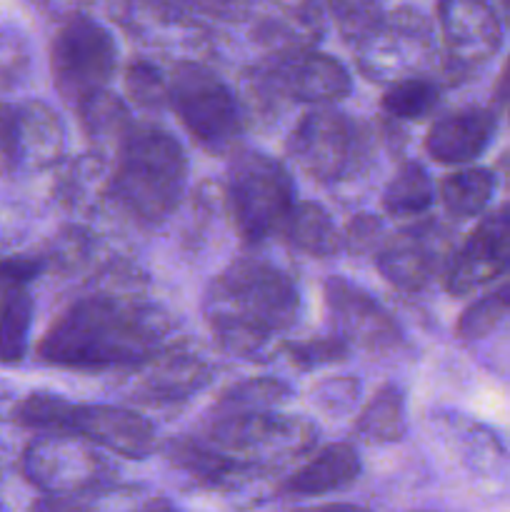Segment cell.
I'll use <instances>...</instances> for the list:
<instances>
[{
	"mask_svg": "<svg viewBox=\"0 0 510 512\" xmlns=\"http://www.w3.org/2000/svg\"><path fill=\"white\" fill-rule=\"evenodd\" d=\"M173 320L158 305L113 295L75 300L45 330L38 358L75 370L135 368L165 355Z\"/></svg>",
	"mask_w": 510,
	"mask_h": 512,
	"instance_id": "cell-1",
	"label": "cell"
},
{
	"mask_svg": "<svg viewBox=\"0 0 510 512\" xmlns=\"http://www.w3.org/2000/svg\"><path fill=\"white\" fill-rule=\"evenodd\" d=\"M300 310L303 298L293 275L263 258L230 263L203 298L205 325L218 348L245 360L280 353L278 340L295 328Z\"/></svg>",
	"mask_w": 510,
	"mask_h": 512,
	"instance_id": "cell-2",
	"label": "cell"
},
{
	"mask_svg": "<svg viewBox=\"0 0 510 512\" xmlns=\"http://www.w3.org/2000/svg\"><path fill=\"white\" fill-rule=\"evenodd\" d=\"M113 160L115 168L105 185L110 200L140 225L168 220L188 180L183 145L160 125L135 123Z\"/></svg>",
	"mask_w": 510,
	"mask_h": 512,
	"instance_id": "cell-3",
	"label": "cell"
},
{
	"mask_svg": "<svg viewBox=\"0 0 510 512\" xmlns=\"http://www.w3.org/2000/svg\"><path fill=\"white\" fill-rule=\"evenodd\" d=\"M198 438L223 455L248 483L308 455L318 440V428L308 418L280 410L210 413Z\"/></svg>",
	"mask_w": 510,
	"mask_h": 512,
	"instance_id": "cell-4",
	"label": "cell"
},
{
	"mask_svg": "<svg viewBox=\"0 0 510 512\" xmlns=\"http://www.w3.org/2000/svg\"><path fill=\"white\" fill-rule=\"evenodd\" d=\"M13 423L43 433L75 435L95 448L143 460L155 450V428L135 410L120 405H80L63 395L35 390L15 405Z\"/></svg>",
	"mask_w": 510,
	"mask_h": 512,
	"instance_id": "cell-5",
	"label": "cell"
},
{
	"mask_svg": "<svg viewBox=\"0 0 510 512\" xmlns=\"http://www.w3.org/2000/svg\"><path fill=\"white\" fill-rule=\"evenodd\" d=\"M225 203L245 243L280 233L295 210V183L280 160L260 150H238L225 170Z\"/></svg>",
	"mask_w": 510,
	"mask_h": 512,
	"instance_id": "cell-6",
	"label": "cell"
},
{
	"mask_svg": "<svg viewBox=\"0 0 510 512\" xmlns=\"http://www.w3.org/2000/svg\"><path fill=\"white\" fill-rule=\"evenodd\" d=\"M168 108L210 155H228L243 135V105L213 70L200 63L175 65L168 78Z\"/></svg>",
	"mask_w": 510,
	"mask_h": 512,
	"instance_id": "cell-7",
	"label": "cell"
},
{
	"mask_svg": "<svg viewBox=\"0 0 510 512\" xmlns=\"http://www.w3.org/2000/svg\"><path fill=\"white\" fill-rule=\"evenodd\" d=\"M20 473L45 498H93L115 483V468L88 440L43 433L25 445Z\"/></svg>",
	"mask_w": 510,
	"mask_h": 512,
	"instance_id": "cell-8",
	"label": "cell"
},
{
	"mask_svg": "<svg viewBox=\"0 0 510 512\" xmlns=\"http://www.w3.org/2000/svg\"><path fill=\"white\" fill-rule=\"evenodd\" d=\"M118 70V45L110 30L88 15L63 20L50 43V73L55 90L73 110L108 93Z\"/></svg>",
	"mask_w": 510,
	"mask_h": 512,
	"instance_id": "cell-9",
	"label": "cell"
},
{
	"mask_svg": "<svg viewBox=\"0 0 510 512\" xmlns=\"http://www.w3.org/2000/svg\"><path fill=\"white\" fill-rule=\"evenodd\" d=\"M288 155L308 178L318 183H340L368 160V135L350 115L323 105L308 110L290 133Z\"/></svg>",
	"mask_w": 510,
	"mask_h": 512,
	"instance_id": "cell-10",
	"label": "cell"
},
{
	"mask_svg": "<svg viewBox=\"0 0 510 512\" xmlns=\"http://www.w3.org/2000/svg\"><path fill=\"white\" fill-rule=\"evenodd\" d=\"M248 83L250 98L260 105L275 100L330 105L348 98L353 90L348 68L333 55L315 48H298L275 53L263 68L253 70Z\"/></svg>",
	"mask_w": 510,
	"mask_h": 512,
	"instance_id": "cell-11",
	"label": "cell"
},
{
	"mask_svg": "<svg viewBox=\"0 0 510 512\" xmlns=\"http://www.w3.org/2000/svg\"><path fill=\"white\" fill-rule=\"evenodd\" d=\"M435 55L433 28L415 8L380 13L368 33L355 43L358 68L370 83H398L415 78Z\"/></svg>",
	"mask_w": 510,
	"mask_h": 512,
	"instance_id": "cell-12",
	"label": "cell"
},
{
	"mask_svg": "<svg viewBox=\"0 0 510 512\" xmlns=\"http://www.w3.org/2000/svg\"><path fill=\"white\" fill-rule=\"evenodd\" d=\"M63 150V120L48 103H0V168L13 175L43 173L63 158Z\"/></svg>",
	"mask_w": 510,
	"mask_h": 512,
	"instance_id": "cell-13",
	"label": "cell"
},
{
	"mask_svg": "<svg viewBox=\"0 0 510 512\" xmlns=\"http://www.w3.org/2000/svg\"><path fill=\"white\" fill-rule=\"evenodd\" d=\"M438 23L443 33V70L453 80H465L478 73L503 45V20L495 8L485 3H440Z\"/></svg>",
	"mask_w": 510,
	"mask_h": 512,
	"instance_id": "cell-14",
	"label": "cell"
},
{
	"mask_svg": "<svg viewBox=\"0 0 510 512\" xmlns=\"http://www.w3.org/2000/svg\"><path fill=\"white\" fill-rule=\"evenodd\" d=\"M510 273V200L485 215L453 250L445 268V290L455 298L475 293Z\"/></svg>",
	"mask_w": 510,
	"mask_h": 512,
	"instance_id": "cell-15",
	"label": "cell"
},
{
	"mask_svg": "<svg viewBox=\"0 0 510 512\" xmlns=\"http://www.w3.org/2000/svg\"><path fill=\"white\" fill-rule=\"evenodd\" d=\"M448 233L435 223L413 225L380 245L375 255L378 273L400 290H423L440 268H448Z\"/></svg>",
	"mask_w": 510,
	"mask_h": 512,
	"instance_id": "cell-16",
	"label": "cell"
},
{
	"mask_svg": "<svg viewBox=\"0 0 510 512\" xmlns=\"http://www.w3.org/2000/svg\"><path fill=\"white\" fill-rule=\"evenodd\" d=\"M325 305L333 318V333L348 345L390 350L403 340L393 315L373 295L345 278L325 280Z\"/></svg>",
	"mask_w": 510,
	"mask_h": 512,
	"instance_id": "cell-17",
	"label": "cell"
},
{
	"mask_svg": "<svg viewBox=\"0 0 510 512\" xmlns=\"http://www.w3.org/2000/svg\"><path fill=\"white\" fill-rule=\"evenodd\" d=\"M498 118L490 108H463L443 115L430 125L425 150L445 165H465L478 160L493 140Z\"/></svg>",
	"mask_w": 510,
	"mask_h": 512,
	"instance_id": "cell-18",
	"label": "cell"
},
{
	"mask_svg": "<svg viewBox=\"0 0 510 512\" xmlns=\"http://www.w3.org/2000/svg\"><path fill=\"white\" fill-rule=\"evenodd\" d=\"M360 475V455L350 443L325 445L308 463L283 480V493L295 498L328 495L353 485Z\"/></svg>",
	"mask_w": 510,
	"mask_h": 512,
	"instance_id": "cell-19",
	"label": "cell"
},
{
	"mask_svg": "<svg viewBox=\"0 0 510 512\" xmlns=\"http://www.w3.org/2000/svg\"><path fill=\"white\" fill-rule=\"evenodd\" d=\"M210 375H213V370L200 358L175 355L173 350H168L153 363L143 365L138 385H135V395L155 400V403H175V400L198 393L203 385H208Z\"/></svg>",
	"mask_w": 510,
	"mask_h": 512,
	"instance_id": "cell-20",
	"label": "cell"
},
{
	"mask_svg": "<svg viewBox=\"0 0 510 512\" xmlns=\"http://www.w3.org/2000/svg\"><path fill=\"white\" fill-rule=\"evenodd\" d=\"M285 240L310 258H333L345 248V233L318 203H298L280 230Z\"/></svg>",
	"mask_w": 510,
	"mask_h": 512,
	"instance_id": "cell-21",
	"label": "cell"
},
{
	"mask_svg": "<svg viewBox=\"0 0 510 512\" xmlns=\"http://www.w3.org/2000/svg\"><path fill=\"white\" fill-rule=\"evenodd\" d=\"M75 113H78L80 128H83L85 138L90 140L95 153L105 155V158H115V153L125 143L130 130L135 128L130 110L113 93H100L98 98L80 105Z\"/></svg>",
	"mask_w": 510,
	"mask_h": 512,
	"instance_id": "cell-22",
	"label": "cell"
},
{
	"mask_svg": "<svg viewBox=\"0 0 510 512\" xmlns=\"http://www.w3.org/2000/svg\"><path fill=\"white\" fill-rule=\"evenodd\" d=\"M355 435L365 443H398L405 435V395L398 385H383L355 420Z\"/></svg>",
	"mask_w": 510,
	"mask_h": 512,
	"instance_id": "cell-23",
	"label": "cell"
},
{
	"mask_svg": "<svg viewBox=\"0 0 510 512\" xmlns=\"http://www.w3.org/2000/svg\"><path fill=\"white\" fill-rule=\"evenodd\" d=\"M498 185V175L488 168H465L445 175L440 183V203L453 218H475L488 208Z\"/></svg>",
	"mask_w": 510,
	"mask_h": 512,
	"instance_id": "cell-24",
	"label": "cell"
},
{
	"mask_svg": "<svg viewBox=\"0 0 510 512\" xmlns=\"http://www.w3.org/2000/svg\"><path fill=\"white\" fill-rule=\"evenodd\" d=\"M33 295L28 288H13L0 293V363L18 365L28 353L30 328H33Z\"/></svg>",
	"mask_w": 510,
	"mask_h": 512,
	"instance_id": "cell-25",
	"label": "cell"
},
{
	"mask_svg": "<svg viewBox=\"0 0 510 512\" xmlns=\"http://www.w3.org/2000/svg\"><path fill=\"white\" fill-rule=\"evenodd\" d=\"M435 188L420 163H403L383 193V208L395 218H415L433 208Z\"/></svg>",
	"mask_w": 510,
	"mask_h": 512,
	"instance_id": "cell-26",
	"label": "cell"
},
{
	"mask_svg": "<svg viewBox=\"0 0 510 512\" xmlns=\"http://www.w3.org/2000/svg\"><path fill=\"white\" fill-rule=\"evenodd\" d=\"M293 398V388L275 378H250L225 390L213 413H255V410H280Z\"/></svg>",
	"mask_w": 510,
	"mask_h": 512,
	"instance_id": "cell-27",
	"label": "cell"
},
{
	"mask_svg": "<svg viewBox=\"0 0 510 512\" xmlns=\"http://www.w3.org/2000/svg\"><path fill=\"white\" fill-rule=\"evenodd\" d=\"M438 100V83L423 78V75H415V78H405L388 85L380 105L393 120H423L433 113Z\"/></svg>",
	"mask_w": 510,
	"mask_h": 512,
	"instance_id": "cell-28",
	"label": "cell"
},
{
	"mask_svg": "<svg viewBox=\"0 0 510 512\" xmlns=\"http://www.w3.org/2000/svg\"><path fill=\"white\" fill-rule=\"evenodd\" d=\"M510 315V273L498 288L485 293L483 298L475 300L458 323V335L463 340H480L483 335L493 333L500 323Z\"/></svg>",
	"mask_w": 510,
	"mask_h": 512,
	"instance_id": "cell-29",
	"label": "cell"
},
{
	"mask_svg": "<svg viewBox=\"0 0 510 512\" xmlns=\"http://www.w3.org/2000/svg\"><path fill=\"white\" fill-rule=\"evenodd\" d=\"M280 353H285L298 370H315L323 365L343 363L350 355V345L340 335H320V338L300 340V343H283Z\"/></svg>",
	"mask_w": 510,
	"mask_h": 512,
	"instance_id": "cell-30",
	"label": "cell"
},
{
	"mask_svg": "<svg viewBox=\"0 0 510 512\" xmlns=\"http://www.w3.org/2000/svg\"><path fill=\"white\" fill-rule=\"evenodd\" d=\"M125 90L130 98L148 110L168 108V78L148 60H133L125 68Z\"/></svg>",
	"mask_w": 510,
	"mask_h": 512,
	"instance_id": "cell-31",
	"label": "cell"
},
{
	"mask_svg": "<svg viewBox=\"0 0 510 512\" xmlns=\"http://www.w3.org/2000/svg\"><path fill=\"white\" fill-rule=\"evenodd\" d=\"M360 395V383L353 378H330L325 383L318 385V390L313 393V403L318 405L323 413L328 415H343L348 410H353V405L358 403Z\"/></svg>",
	"mask_w": 510,
	"mask_h": 512,
	"instance_id": "cell-32",
	"label": "cell"
},
{
	"mask_svg": "<svg viewBox=\"0 0 510 512\" xmlns=\"http://www.w3.org/2000/svg\"><path fill=\"white\" fill-rule=\"evenodd\" d=\"M330 10H333L335 20H338L345 38H353L355 43L368 33L370 25H373L375 20L380 18V13H383L378 5H370V3H338Z\"/></svg>",
	"mask_w": 510,
	"mask_h": 512,
	"instance_id": "cell-33",
	"label": "cell"
},
{
	"mask_svg": "<svg viewBox=\"0 0 510 512\" xmlns=\"http://www.w3.org/2000/svg\"><path fill=\"white\" fill-rule=\"evenodd\" d=\"M380 238V223L373 215H358L353 223L345 230V248L355 250V253H365V250L375 248Z\"/></svg>",
	"mask_w": 510,
	"mask_h": 512,
	"instance_id": "cell-34",
	"label": "cell"
},
{
	"mask_svg": "<svg viewBox=\"0 0 510 512\" xmlns=\"http://www.w3.org/2000/svg\"><path fill=\"white\" fill-rule=\"evenodd\" d=\"M25 60L23 38L13 30H0V78H13Z\"/></svg>",
	"mask_w": 510,
	"mask_h": 512,
	"instance_id": "cell-35",
	"label": "cell"
},
{
	"mask_svg": "<svg viewBox=\"0 0 510 512\" xmlns=\"http://www.w3.org/2000/svg\"><path fill=\"white\" fill-rule=\"evenodd\" d=\"M18 400L20 398L15 395V390L10 388L8 383H3V380H0V423H3V420H13Z\"/></svg>",
	"mask_w": 510,
	"mask_h": 512,
	"instance_id": "cell-36",
	"label": "cell"
},
{
	"mask_svg": "<svg viewBox=\"0 0 510 512\" xmlns=\"http://www.w3.org/2000/svg\"><path fill=\"white\" fill-rule=\"evenodd\" d=\"M495 98H498V103L503 105L510 115V58H508V63H505L503 73H500L498 88H495Z\"/></svg>",
	"mask_w": 510,
	"mask_h": 512,
	"instance_id": "cell-37",
	"label": "cell"
},
{
	"mask_svg": "<svg viewBox=\"0 0 510 512\" xmlns=\"http://www.w3.org/2000/svg\"><path fill=\"white\" fill-rule=\"evenodd\" d=\"M303 512H373V510L355 503H328V505H320V508H310Z\"/></svg>",
	"mask_w": 510,
	"mask_h": 512,
	"instance_id": "cell-38",
	"label": "cell"
},
{
	"mask_svg": "<svg viewBox=\"0 0 510 512\" xmlns=\"http://www.w3.org/2000/svg\"><path fill=\"white\" fill-rule=\"evenodd\" d=\"M128 512H180V510L175 508L173 503H168V500H148V503L138 505V508Z\"/></svg>",
	"mask_w": 510,
	"mask_h": 512,
	"instance_id": "cell-39",
	"label": "cell"
},
{
	"mask_svg": "<svg viewBox=\"0 0 510 512\" xmlns=\"http://www.w3.org/2000/svg\"><path fill=\"white\" fill-rule=\"evenodd\" d=\"M498 175L505 180V185H508V188H510V148L505 150L503 155H500V160H498Z\"/></svg>",
	"mask_w": 510,
	"mask_h": 512,
	"instance_id": "cell-40",
	"label": "cell"
},
{
	"mask_svg": "<svg viewBox=\"0 0 510 512\" xmlns=\"http://www.w3.org/2000/svg\"><path fill=\"white\" fill-rule=\"evenodd\" d=\"M5 470H8V450H5L3 445H0V480H3Z\"/></svg>",
	"mask_w": 510,
	"mask_h": 512,
	"instance_id": "cell-41",
	"label": "cell"
},
{
	"mask_svg": "<svg viewBox=\"0 0 510 512\" xmlns=\"http://www.w3.org/2000/svg\"><path fill=\"white\" fill-rule=\"evenodd\" d=\"M503 18H505V23L510 25V3L503 5Z\"/></svg>",
	"mask_w": 510,
	"mask_h": 512,
	"instance_id": "cell-42",
	"label": "cell"
},
{
	"mask_svg": "<svg viewBox=\"0 0 510 512\" xmlns=\"http://www.w3.org/2000/svg\"><path fill=\"white\" fill-rule=\"evenodd\" d=\"M0 512H5V510H3V505H0Z\"/></svg>",
	"mask_w": 510,
	"mask_h": 512,
	"instance_id": "cell-43",
	"label": "cell"
}]
</instances>
